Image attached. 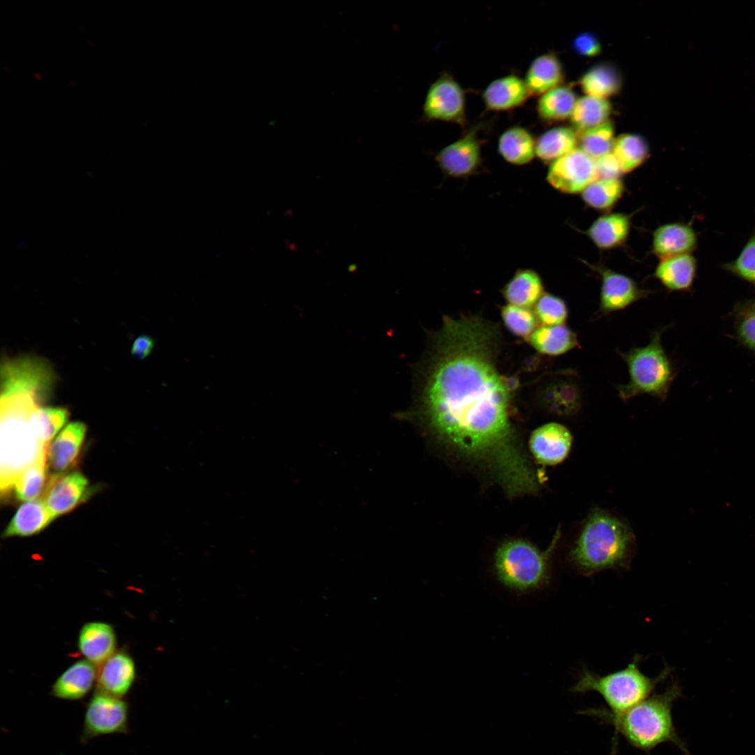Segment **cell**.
Returning a JSON list of instances; mask_svg holds the SVG:
<instances>
[{
    "label": "cell",
    "instance_id": "cell-18",
    "mask_svg": "<svg viewBox=\"0 0 755 755\" xmlns=\"http://www.w3.org/2000/svg\"><path fill=\"white\" fill-rule=\"evenodd\" d=\"M697 233L691 224L672 222L659 226L652 236V252L660 259L691 254L696 247Z\"/></svg>",
    "mask_w": 755,
    "mask_h": 755
},
{
    "label": "cell",
    "instance_id": "cell-1",
    "mask_svg": "<svg viewBox=\"0 0 755 755\" xmlns=\"http://www.w3.org/2000/svg\"><path fill=\"white\" fill-rule=\"evenodd\" d=\"M501 336L480 315H445L415 366L412 406L399 415L515 498L536 494L542 480L515 422L511 375L498 367Z\"/></svg>",
    "mask_w": 755,
    "mask_h": 755
},
{
    "label": "cell",
    "instance_id": "cell-22",
    "mask_svg": "<svg viewBox=\"0 0 755 755\" xmlns=\"http://www.w3.org/2000/svg\"><path fill=\"white\" fill-rule=\"evenodd\" d=\"M631 225L628 215L610 213L598 217L584 233L598 248L612 250L625 243Z\"/></svg>",
    "mask_w": 755,
    "mask_h": 755
},
{
    "label": "cell",
    "instance_id": "cell-2",
    "mask_svg": "<svg viewBox=\"0 0 755 755\" xmlns=\"http://www.w3.org/2000/svg\"><path fill=\"white\" fill-rule=\"evenodd\" d=\"M50 394L41 383L15 379L1 385L0 488L1 497L11 494L19 475L28 467L46 460L48 445L33 434L29 422L33 413Z\"/></svg>",
    "mask_w": 755,
    "mask_h": 755
},
{
    "label": "cell",
    "instance_id": "cell-33",
    "mask_svg": "<svg viewBox=\"0 0 755 755\" xmlns=\"http://www.w3.org/2000/svg\"><path fill=\"white\" fill-rule=\"evenodd\" d=\"M612 152L623 173L640 166L649 157V148L645 138L638 134H624L615 138Z\"/></svg>",
    "mask_w": 755,
    "mask_h": 755
},
{
    "label": "cell",
    "instance_id": "cell-27",
    "mask_svg": "<svg viewBox=\"0 0 755 755\" xmlns=\"http://www.w3.org/2000/svg\"><path fill=\"white\" fill-rule=\"evenodd\" d=\"M563 79L561 63L556 55L547 53L535 58L528 66L524 81L531 95H542L561 85Z\"/></svg>",
    "mask_w": 755,
    "mask_h": 755
},
{
    "label": "cell",
    "instance_id": "cell-6",
    "mask_svg": "<svg viewBox=\"0 0 755 755\" xmlns=\"http://www.w3.org/2000/svg\"><path fill=\"white\" fill-rule=\"evenodd\" d=\"M641 658L635 655L624 669L605 675L596 674L584 667L570 692L584 694L596 692L601 696L612 714H619L649 697L657 686L671 673L666 666L655 677L645 675L639 668Z\"/></svg>",
    "mask_w": 755,
    "mask_h": 755
},
{
    "label": "cell",
    "instance_id": "cell-23",
    "mask_svg": "<svg viewBox=\"0 0 755 755\" xmlns=\"http://www.w3.org/2000/svg\"><path fill=\"white\" fill-rule=\"evenodd\" d=\"M697 261L691 254H684L660 259L654 277L670 292H688L693 286Z\"/></svg>",
    "mask_w": 755,
    "mask_h": 755
},
{
    "label": "cell",
    "instance_id": "cell-37",
    "mask_svg": "<svg viewBox=\"0 0 755 755\" xmlns=\"http://www.w3.org/2000/svg\"><path fill=\"white\" fill-rule=\"evenodd\" d=\"M69 416L66 408L41 406L33 413L29 426L34 436L43 444L49 445Z\"/></svg>",
    "mask_w": 755,
    "mask_h": 755
},
{
    "label": "cell",
    "instance_id": "cell-3",
    "mask_svg": "<svg viewBox=\"0 0 755 755\" xmlns=\"http://www.w3.org/2000/svg\"><path fill=\"white\" fill-rule=\"evenodd\" d=\"M681 696L682 688L674 681L663 692L650 696L621 713L612 714L606 709L591 708L582 711L581 714L594 716L613 726L611 755L616 754L619 735L631 747L647 754L659 745L670 742L685 755H690L676 732L672 715L673 705Z\"/></svg>",
    "mask_w": 755,
    "mask_h": 755
},
{
    "label": "cell",
    "instance_id": "cell-32",
    "mask_svg": "<svg viewBox=\"0 0 755 755\" xmlns=\"http://www.w3.org/2000/svg\"><path fill=\"white\" fill-rule=\"evenodd\" d=\"M612 110L607 99L587 95L577 99L570 120L575 130L579 131L607 122Z\"/></svg>",
    "mask_w": 755,
    "mask_h": 755
},
{
    "label": "cell",
    "instance_id": "cell-13",
    "mask_svg": "<svg viewBox=\"0 0 755 755\" xmlns=\"http://www.w3.org/2000/svg\"><path fill=\"white\" fill-rule=\"evenodd\" d=\"M600 275L601 286L597 314L607 315L647 298L652 291L640 287L629 276L603 266H592Z\"/></svg>",
    "mask_w": 755,
    "mask_h": 755
},
{
    "label": "cell",
    "instance_id": "cell-16",
    "mask_svg": "<svg viewBox=\"0 0 755 755\" xmlns=\"http://www.w3.org/2000/svg\"><path fill=\"white\" fill-rule=\"evenodd\" d=\"M86 432L83 422H71L49 444L46 463L51 475L66 473L77 463Z\"/></svg>",
    "mask_w": 755,
    "mask_h": 755
},
{
    "label": "cell",
    "instance_id": "cell-8",
    "mask_svg": "<svg viewBox=\"0 0 755 755\" xmlns=\"http://www.w3.org/2000/svg\"><path fill=\"white\" fill-rule=\"evenodd\" d=\"M538 405L547 414L557 417L576 415L583 403V391L578 373L573 369L550 373L536 391Z\"/></svg>",
    "mask_w": 755,
    "mask_h": 755
},
{
    "label": "cell",
    "instance_id": "cell-21",
    "mask_svg": "<svg viewBox=\"0 0 755 755\" xmlns=\"http://www.w3.org/2000/svg\"><path fill=\"white\" fill-rule=\"evenodd\" d=\"M97 673L92 663L86 659L78 661L57 677L52 686L51 693L62 700H80L93 687Z\"/></svg>",
    "mask_w": 755,
    "mask_h": 755
},
{
    "label": "cell",
    "instance_id": "cell-42",
    "mask_svg": "<svg viewBox=\"0 0 755 755\" xmlns=\"http://www.w3.org/2000/svg\"><path fill=\"white\" fill-rule=\"evenodd\" d=\"M573 46L575 52L585 57H594L599 55L602 47L598 37L592 33L580 34L573 41Z\"/></svg>",
    "mask_w": 755,
    "mask_h": 755
},
{
    "label": "cell",
    "instance_id": "cell-15",
    "mask_svg": "<svg viewBox=\"0 0 755 755\" xmlns=\"http://www.w3.org/2000/svg\"><path fill=\"white\" fill-rule=\"evenodd\" d=\"M573 440V435L567 427L553 422L542 424L533 431L528 446L533 456L539 463L554 466L567 458Z\"/></svg>",
    "mask_w": 755,
    "mask_h": 755
},
{
    "label": "cell",
    "instance_id": "cell-20",
    "mask_svg": "<svg viewBox=\"0 0 755 755\" xmlns=\"http://www.w3.org/2000/svg\"><path fill=\"white\" fill-rule=\"evenodd\" d=\"M530 96L524 80L512 74L490 82L483 92L482 99L487 110L505 111L523 105Z\"/></svg>",
    "mask_w": 755,
    "mask_h": 755
},
{
    "label": "cell",
    "instance_id": "cell-11",
    "mask_svg": "<svg viewBox=\"0 0 755 755\" xmlns=\"http://www.w3.org/2000/svg\"><path fill=\"white\" fill-rule=\"evenodd\" d=\"M595 159L579 148L549 164L546 179L564 194L582 193L598 178Z\"/></svg>",
    "mask_w": 755,
    "mask_h": 755
},
{
    "label": "cell",
    "instance_id": "cell-30",
    "mask_svg": "<svg viewBox=\"0 0 755 755\" xmlns=\"http://www.w3.org/2000/svg\"><path fill=\"white\" fill-rule=\"evenodd\" d=\"M580 85L587 96L607 99L620 91L622 78L613 66L599 64L582 76Z\"/></svg>",
    "mask_w": 755,
    "mask_h": 755
},
{
    "label": "cell",
    "instance_id": "cell-9",
    "mask_svg": "<svg viewBox=\"0 0 755 755\" xmlns=\"http://www.w3.org/2000/svg\"><path fill=\"white\" fill-rule=\"evenodd\" d=\"M128 721L126 701L96 691L85 709L80 740L86 742L101 735L127 733Z\"/></svg>",
    "mask_w": 755,
    "mask_h": 755
},
{
    "label": "cell",
    "instance_id": "cell-35",
    "mask_svg": "<svg viewBox=\"0 0 755 755\" xmlns=\"http://www.w3.org/2000/svg\"><path fill=\"white\" fill-rule=\"evenodd\" d=\"M624 192L621 178H598L581 193L583 201L589 207L608 211L619 201Z\"/></svg>",
    "mask_w": 755,
    "mask_h": 755
},
{
    "label": "cell",
    "instance_id": "cell-14",
    "mask_svg": "<svg viewBox=\"0 0 755 755\" xmlns=\"http://www.w3.org/2000/svg\"><path fill=\"white\" fill-rule=\"evenodd\" d=\"M91 493L87 478L80 472L73 471L51 475L41 497L54 519L69 513L89 497Z\"/></svg>",
    "mask_w": 755,
    "mask_h": 755
},
{
    "label": "cell",
    "instance_id": "cell-34",
    "mask_svg": "<svg viewBox=\"0 0 755 755\" xmlns=\"http://www.w3.org/2000/svg\"><path fill=\"white\" fill-rule=\"evenodd\" d=\"M50 474L46 460L39 461L23 470L16 478L11 492L21 501H31L43 496L48 487Z\"/></svg>",
    "mask_w": 755,
    "mask_h": 755
},
{
    "label": "cell",
    "instance_id": "cell-26",
    "mask_svg": "<svg viewBox=\"0 0 755 755\" xmlns=\"http://www.w3.org/2000/svg\"><path fill=\"white\" fill-rule=\"evenodd\" d=\"M526 341L547 356L561 355L580 347L577 333L566 324L538 326Z\"/></svg>",
    "mask_w": 755,
    "mask_h": 755
},
{
    "label": "cell",
    "instance_id": "cell-17",
    "mask_svg": "<svg viewBox=\"0 0 755 755\" xmlns=\"http://www.w3.org/2000/svg\"><path fill=\"white\" fill-rule=\"evenodd\" d=\"M136 678V666L129 654L115 652L101 666L97 673V691L117 698L124 697Z\"/></svg>",
    "mask_w": 755,
    "mask_h": 755
},
{
    "label": "cell",
    "instance_id": "cell-31",
    "mask_svg": "<svg viewBox=\"0 0 755 755\" xmlns=\"http://www.w3.org/2000/svg\"><path fill=\"white\" fill-rule=\"evenodd\" d=\"M577 100L570 87L559 85L540 96L537 111L545 121H563L570 117Z\"/></svg>",
    "mask_w": 755,
    "mask_h": 755
},
{
    "label": "cell",
    "instance_id": "cell-39",
    "mask_svg": "<svg viewBox=\"0 0 755 755\" xmlns=\"http://www.w3.org/2000/svg\"><path fill=\"white\" fill-rule=\"evenodd\" d=\"M533 312L539 322L544 326L564 324L568 310L566 302L552 294L544 292L533 306Z\"/></svg>",
    "mask_w": 755,
    "mask_h": 755
},
{
    "label": "cell",
    "instance_id": "cell-25",
    "mask_svg": "<svg viewBox=\"0 0 755 755\" xmlns=\"http://www.w3.org/2000/svg\"><path fill=\"white\" fill-rule=\"evenodd\" d=\"M544 292L541 277L530 268L518 269L501 289L509 304L527 308L533 307Z\"/></svg>",
    "mask_w": 755,
    "mask_h": 755
},
{
    "label": "cell",
    "instance_id": "cell-12",
    "mask_svg": "<svg viewBox=\"0 0 755 755\" xmlns=\"http://www.w3.org/2000/svg\"><path fill=\"white\" fill-rule=\"evenodd\" d=\"M476 125L461 138L444 147L436 156L442 172L448 177L466 178L474 175L482 164V141Z\"/></svg>",
    "mask_w": 755,
    "mask_h": 755
},
{
    "label": "cell",
    "instance_id": "cell-40",
    "mask_svg": "<svg viewBox=\"0 0 755 755\" xmlns=\"http://www.w3.org/2000/svg\"><path fill=\"white\" fill-rule=\"evenodd\" d=\"M726 271L755 285V230L738 256L722 266Z\"/></svg>",
    "mask_w": 755,
    "mask_h": 755
},
{
    "label": "cell",
    "instance_id": "cell-28",
    "mask_svg": "<svg viewBox=\"0 0 755 755\" xmlns=\"http://www.w3.org/2000/svg\"><path fill=\"white\" fill-rule=\"evenodd\" d=\"M498 151L508 163L523 166L529 164L535 156V141L526 129L513 126L499 136Z\"/></svg>",
    "mask_w": 755,
    "mask_h": 755
},
{
    "label": "cell",
    "instance_id": "cell-43",
    "mask_svg": "<svg viewBox=\"0 0 755 755\" xmlns=\"http://www.w3.org/2000/svg\"><path fill=\"white\" fill-rule=\"evenodd\" d=\"M595 161L598 178H621L624 174L612 152L595 159Z\"/></svg>",
    "mask_w": 755,
    "mask_h": 755
},
{
    "label": "cell",
    "instance_id": "cell-4",
    "mask_svg": "<svg viewBox=\"0 0 755 755\" xmlns=\"http://www.w3.org/2000/svg\"><path fill=\"white\" fill-rule=\"evenodd\" d=\"M635 551V537L628 522L595 508L582 522L568 559L577 572L590 576L608 569L628 568Z\"/></svg>",
    "mask_w": 755,
    "mask_h": 755
},
{
    "label": "cell",
    "instance_id": "cell-5",
    "mask_svg": "<svg viewBox=\"0 0 755 755\" xmlns=\"http://www.w3.org/2000/svg\"><path fill=\"white\" fill-rule=\"evenodd\" d=\"M560 538L557 531L549 547L542 550L522 538L503 540L493 557L496 580L505 587L517 593H528L546 587L552 577V556Z\"/></svg>",
    "mask_w": 755,
    "mask_h": 755
},
{
    "label": "cell",
    "instance_id": "cell-29",
    "mask_svg": "<svg viewBox=\"0 0 755 755\" xmlns=\"http://www.w3.org/2000/svg\"><path fill=\"white\" fill-rule=\"evenodd\" d=\"M577 148L575 129L566 127L552 128L535 141V156L545 164H552Z\"/></svg>",
    "mask_w": 755,
    "mask_h": 755
},
{
    "label": "cell",
    "instance_id": "cell-7",
    "mask_svg": "<svg viewBox=\"0 0 755 755\" xmlns=\"http://www.w3.org/2000/svg\"><path fill=\"white\" fill-rule=\"evenodd\" d=\"M666 329L653 331L645 346L632 347L627 352L617 351L626 364L629 375L626 384L616 386L622 401H628L641 394L650 395L662 402L666 401L676 375L661 342Z\"/></svg>",
    "mask_w": 755,
    "mask_h": 755
},
{
    "label": "cell",
    "instance_id": "cell-36",
    "mask_svg": "<svg viewBox=\"0 0 755 755\" xmlns=\"http://www.w3.org/2000/svg\"><path fill=\"white\" fill-rule=\"evenodd\" d=\"M577 148L594 159L612 151L614 129L610 120L598 126L577 131Z\"/></svg>",
    "mask_w": 755,
    "mask_h": 755
},
{
    "label": "cell",
    "instance_id": "cell-19",
    "mask_svg": "<svg viewBox=\"0 0 755 755\" xmlns=\"http://www.w3.org/2000/svg\"><path fill=\"white\" fill-rule=\"evenodd\" d=\"M78 646L85 659L101 665L115 652L116 635L113 627L105 622L90 621L80 630Z\"/></svg>",
    "mask_w": 755,
    "mask_h": 755
},
{
    "label": "cell",
    "instance_id": "cell-10",
    "mask_svg": "<svg viewBox=\"0 0 755 755\" xmlns=\"http://www.w3.org/2000/svg\"><path fill=\"white\" fill-rule=\"evenodd\" d=\"M423 113L429 120L465 125V94L452 76L443 73L431 85L426 95Z\"/></svg>",
    "mask_w": 755,
    "mask_h": 755
},
{
    "label": "cell",
    "instance_id": "cell-44",
    "mask_svg": "<svg viewBox=\"0 0 755 755\" xmlns=\"http://www.w3.org/2000/svg\"><path fill=\"white\" fill-rule=\"evenodd\" d=\"M155 345L154 340L148 335L137 337L131 346V354L138 359H144L152 352Z\"/></svg>",
    "mask_w": 755,
    "mask_h": 755
},
{
    "label": "cell",
    "instance_id": "cell-38",
    "mask_svg": "<svg viewBox=\"0 0 755 755\" xmlns=\"http://www.w3.org/2000/svg\"><path fill=\"white\" fill-rule=\"evenodd\" d=\"M501 316L506 329L525 340L538 326L539 322L531 308L508 303L501 307Z\"/></svg>",
    "mask_w": 755,
    "mask_h": 755
},
{
    "label": "cell",
    "instance_id": "cell-24",
    "mask_svg": "<svg viewBox=\"0 0 755 755\" xmlns=\"http://www.w3.org/2000/svg\"><path fill=\"white\" fill-rule=\"evenodd\" d=\"M54 519L43 498L27 501L18 508L2 536H30L43 531Z\"/></svg>",
    "mask_w": 755,
    "mask_h": 755
},
{
    "label": "cell",
    "instance_id": "cell-41",
    "mask_svg": "<svg viewBox=\"0 0 755 755\" xmlns=\"http://www.w3.org/2000/svg\"><path fill=\"white\" fill-rule=\"evenodd\" d=\"M735 324L738 340L755 351V300L745 301L738 306Z\"/></svg>",
    "mask_w": 755,
    "mask_h": 755
}]
</instances>
